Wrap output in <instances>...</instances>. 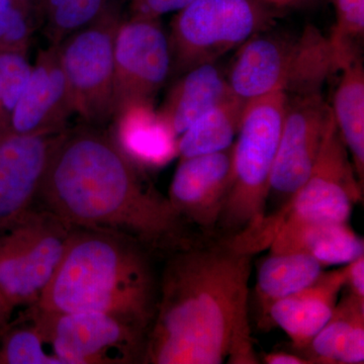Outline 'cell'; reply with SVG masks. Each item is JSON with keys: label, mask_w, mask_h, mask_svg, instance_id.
I'll return each mask as SVG.
<instances>
[{"label": "cell", "mask_w": 364, "mask_h": 364, "mask_svg": "<svg viewBox=\"0 0 364 364\" xmlns=\"http://www.w3.org/2000/svg\"><path fill=\"white\" fill-rule=\"evenodd\" d=\"M111 134L83 124L57 138L35 207L71 228L127 237L165 258L203 235L141 173Z\"/></svg>", "instance_id": "obj_1"}, {"label": "cell", "mask_w": 364, "mask_h": 364, "mask_svg": "<svg viewBox=\"0 0 364 364\" xmlns=\"http://www.w3.org/2000/svg\"><path fill=\"white\" fill-rule=\"evenodd\" d=\"M253 256L215 235L166 256L144 363H259L248 310Z\"/></svg>", "instance_id": "obj_2"}, {"label": "cell", "mask_w": 364, "mask_h": 364, "mask_svg": "<svg viewBox=\"0 0 364 364\" xmlns=\"http://www.w3.org/2000/svg\"><path fill=\"white\" fill-rule=\"evenodd\" d=\"M153 257L127 237L71 228L58 267L33 306L109 314L148 332L159 284Z\"/></svg>", "instance_id": "obj_3"}, {"label": "cell", "mask_w": 364, "mask_h": 364, "mask_svg": "<svg viewBox=\"0 0 364 364\" xmlns=\"http://www.w3.org/2000/svg\"><path fill=\"white\" fill-rule=\"evenodd\" d=\"M287 97L274 92L246 102L233 144L231 182L215 236L245 240L267 215L270 177Z\"/></svg>", "instance_id": "obj_4"}, {"label": "cell", "mask_w": 364, "mask_h": 364, "mask_svg": "<svg viewBox=\"0 0 364 364\" xmlns=\"http://www.w3.org/2000/svg\"><path fill=\"white\" fill-rule=\"evenodd\" d=\"M336 71L329 38L308 26L296 37L254 36L241 46L227 79L232 92L248 102L274 92H320Z\"/></svg>", "instance_id": "obj_5"}, {"label": "cell", "mask_w": 364, "mask_h": 364, "mask_svg": "<svg viewBox=\"0 0 364 364\" xmlns=\"http://www.w3.org/2000/svg\"><path fill=\"white\" fill-rule=\"evenodd\" d=\"M363 191L333 119L312 173L284 205L265 215L247 245L254 253L268 248L284 223H349L354 205L363 200Z\"/></svg>", "instance_id": "obj_6"}, {"label": "cell", "mask_w": 364, "mask_h": 364, "mask_svg": "<svg viewBox=\"0 0 364 364\" xmlns=\"http://www.w3.org/2000/svg\"><path fill=\"white\" fill-rule=\"evenodd\" d=\"M272 9L258 0H193L171 23V69L186 73L243 45L272 21Z\"/></svg>", "instance_id": "obj_7"}, {"label": "cell", "mask_w": 364, "mask_h": 364, "mask_svg": "<svg viewBox=\"0 0 364 364\" xmlns=\"http://www.w3.org/2000/svg\"><path fill=\"white\" fill-rule=\"evenodd\" d=\"M23 317L63 364H136L145 360L148 332L109 314L53 312L28 306Z\"/></svg>", "instance_id": "obj_8"}, {"label": "cell", "mask_w": 364, "mask_h": 364, "mask_svg": "<svg viewBox=\"0 0 364 364\" xmlns=\"http://www.w3.org/2000/svg\"><path fill=\"white\" fill-rule=\"evenodd\" d=\"M71 227L33 207L0 235V294L7 306L35 305L51 282L65 251Z\"/></svg>", "instance_id": "obj_9"}, {"label": "cell", "mask_w": 364, "mask_h": 364, "mask_svg": "<svg viewBox=\"0 0 364 364\" xmlns=\"http://www.w3.org/2000/svg\"><path fill=\"white\" fill-rule=\"evenodd\" d=\"M121 21L116 4L57 45L75 114L97 128L114 119V48Z\"/></svg>", "instance_id": "obj_10"}, {"label": "cell", "mask_w": 364, "mask_h": 364, "mask_svg": "<svg viewBox=\"0 0 364 364\" xmlns=\"http://www.w3.org/2000/svg\"><path fill=\"white\" fill-rule=\"evenodd\" d=\"M114 59V117L130 105H154L172 65L168 37L159 18L122 21Z\"/></svg>", "instance_id": "obj_11"}, {"label": "cell", "mask_w": 364, "mask_h": 364, "mask_svg": "<svg viewBox=\"0 0 364 364\" xmlns=\"http://www.w3.org/2000/svg\"><path fill=\"white\" fill-rule=\"evenodd\" d=\"M333 119L331 107L321 92L287 97L277 156L270 177L269 196L284 205L305 183L324 144Z\"/></svg>", "instance_id": "obj_12"}, {"label": "cell", "mask_w": 364, "mask_h": 364, "mask_svg": "<svg viewBox=\"0 0 364 364\" xmlns=\"http://www.w3.org/2000/svg\"><path fill=\"white\" fill-rule=\"evenodd\" d=\"M233 145L210 154L179 159L168 191L177 213L196 231L215 235L232 176Z\"/></svg>", "instance_id": "obj_13"}, {"label": "cell", "mask_w": 364, "mask_h": 364, "mask_svg": "<svg viewBox=\"0 0 364 364\" xmlns=\"http://www.w3.org/2000/svg\"><path fill=\"white\" fill-rule=\"evenodd\" d=\"M57 135L0 134V235L33 207Z\"/></svg>", "instance_id": "obj_14"}, {"label": "cell", "mask_w": 364, "mask_h": 364, "mask_svg": "<svg viewBox=\"0 0 364 364\" xmlns=\"http://www.w3.org/2000/svg\"><path fill=\"white\" fill-rule=\"evenodd\" d=\"M75 114L70 88L60 62L58 46L41 50L30 78L14 109L11 133L57 135L67 130Z\"/></svg>", "instance_id": "obj_15"}, {"label": "cell", "mask_w": 364, "mask_h": 364, "mask_svg": "<svg viewBox=\"0 0 364 364\" xmlns=\"http://www.w3.org/2000/svg\"><path fill=\"white\" fill-rule=\"evenodd\" d=\"M345 282V265L322 272L310 286L275 301L268 311L267 323L282 328L296 351L305 348L331 317Z\"/></svg>", "instance_id": "obj_16"}, {"label": "cell", "mask_w": 364, "mask_h": 364, "mask_svg": "<svg viewBox=\"0 0 364 364\" xmlns=\"http://www.w3.org/2000/svg\"><path fill=\"white\" fill-rule=\"evenodd\" d=\"M270 252H299L321 264H347L364 254V241L349 223L287 222L273 235Z\"/></svg>", "instance_id": "obj_17"}, {"label": "cell", "mask_w": 364, "mask_h": 364, "mask_svg": "<svg viewBox=\"0 0 364 364\" xmlns=\"http://www.w3.org/2000/svg\"><path fill=\"white\" fill-rule=\"evenodd\" d=\"M233 95L226 76L208 62L183 73L157 112L178 139L198 117Z\"/></svg>", "instance_id": "obj_18"}, {"label": "cell", "mask_w": 364, "mask_h": 364, "mask_svg": "<svg viewBox=\"0 0 364 364\" xmlns=\"http://www.w3.org/2000/svg\"><path fill=\"white\" fill-rule=\"evenodd\" d=\"M112 138L140 168L160 167L177 156V138L154 105H134L114 117Z\"/></svg>", "instance_id": "obj_19"}, {"label": "cell", "mask_w": 364, "mask_h": 364, "mask_svg": "<svg viewBox=\"0 0 364 364\" xmlns=\"http://www.w3.org/2000/svg\"><path fill=\"white\" fill-rule=\"evenodd\" d=\"M310 364L364 363V299L347 291L324 327L299 350Z\"/></svg>", "instance_id": "obj_20"}, {"label": "cell", "mask_w": 364, "mask_h": 364, "mask_svg": "<svg viewBox=\"0 0 364 364\" xmlns=\"http://www.w3.org/2000/svg\"><path fill=\"white\" fill-rule=\"evenodd\" d=\"M324 265L312 256L299 252H270L258 267L256 296L261 323H267L270 306L312 284Z\"/></svg>", "instance_id": "obj_21"}, {"label": "cell", "mask_w": 364, "mask_h": 364, "mask_svg": "<svg viewBox=\"0 0 364 364\" xmlns=\"http://www.w3.org/2000/svg\"><path fill=\"white\" fill-rule=\"evenodd\" d=\"M342 72L331 107L335 124L350 153L361 186L364 179V69L360 59L352 60Z\"/></svg>", "instance_id": "obj_22"}, {"label": "cell", "mask_w": 364, "mask_h": 364, "mask_svg": "<svg viewBox=\"0 0 364 364\" xmlns=\"http://www.w3.org/2000/svg\"><path fill=\"white\" fill-rule=\"evenodd\" d=\"M246 102L233 95L198 117L177 139L179 159L220 152L231 147L240 128Z\"/></svg>", "instance_id": "obj_23"}, {"label": "cell", "mask_w": 364, "mask_h": 364, "mask_svg": "<svg viewBox=\"0 0 364 364\" xmlns=\"http://www.w3.org/2000/svg\"><path fill=\"white\" fill-rule=\"evenodd\" d=\"M116 6L114 0H41V21L50 45H59Z\"/></svg>", "instance_id": "obj_24"}, {"label": "cell", "mask_w": 364, "mask_h": 364, "mask_svg": "<svg viewBox=\"0 0 364 364\" xmlns=\"http://www.w3.org/2000/svg\"><path fill=\"white\" fill-rule=\"evenodd\" d=\"M45 345L37 327L21 316L0 335V364H63Z\"/></svg>", "instance_id": "obj_25"}, {"label": "cell", "mask_w": 364, "mask_h": 364, "mask_svg": "<svg viewBox=\"0 0 364 364\" xmlns=\"http://www.w3.org/2000/svg\"><path fill=\"white\" fill-rule=\"evenodd\" d=\"M37 21L41 0H0V53L26 56Z\"/></svg>", "instance_id": "obj_26"}, {"label": "cell", "mask_w": 364, "mask_h": 364, "mask_svg": "<svg viewBox=\"0 0 364 364\" xmlns=\"http://www.w3.org/2000/svg\"><path fill=\"white\" fill-rule=\"evenodd\" d=\"M336 23L333 26L331 43L339 70L358 58V42L364 33V0H333Z\"/></svg>", "instance_id": "obj_27"}, {"label": "cell", "mask_w": 364, "mask_h": 364, "mask_svg": "<svg viewBox=\"0 0 364 364\" xmlns=\"http://www.w3.org/2000/svg\"><path fill=\"white\" fill-rule=\"evenodd\" d=\"M32 72L26 55L0 53V134L11 133L14 109Z\"/></svg>", "instance_id": "obj_28"}, {"label": "cell", "mask_w": 364, "mask_h": 364, "mask_svg": "<svg viewBox=\"0 0 364 364\" xmlns=\"http://www.w3.org/2000/svg\"><path fill=\"white\" fill-rule=\"evenodd\" d=\"M193 0H130L131 18H159L163 14L179 11Z\"/></svg>", "instance_id": "obj_29"}, {"label": "cell", "mask_w": 364, "mask_h": 364, "mask_svg": "<svg viewBox=\"0 0 364 364\" xmlns=\"http://www.w3.org/2000/svg\"><path fill=\"white\" fill-rule=\"evenodd\" d=\"M345 287H347V291L358 298L364 299V254L345 264Z\"/></svg>", "instance_id": "obj_30"}, {"label": "cell", "mask_w": 364, "mask_h": 364, "mask_svg": "<svg viewBox=\"0 0 364 364\" xmlns=\"http://www.w3.org/2000/svg\"><path fill=\"white\" fill-rule=\"evenodd\" d=\"M263 361L267 364H310L303 356L284 351L269 352L265 354Z\"/></svg>", "instance_id": "obj_31"}, {"label": "cell", "mask_w": 364, "mask_h": 364, "mask_svg": "<svg viewBox=\"0 0 364 364\" xmlns=\"http://www.w3.org/2000/svg\"><path fill=\"white\" fill-rule=\"evenodd\" d=\"M13 312L14 311L6 305L4 299L0 298V335L11 323V317Z\"/></svg>", "instance_id": "obj_32"}, {"label": "cell", "mask_w": 364, "mask_h": 364, "mask_svg": "<svg viewBox=\"0 0 364 364\" xmlns=\"http://www.w3.org/2000/svg\"><path fill=\"white\" fill-rule=\"evenodd\" d=\"M258 1L267 4V6L272 7V9H282V7L298 4L301 0H258Z\"/></svg>", "instance_id": "obj_33"}, {"label": "cell", "mask_w": 364, "mask_h": 364, "mask_svg": "<svg viewBox=\"0 0 364 364\" xmlns=\"http://www.w3.org/2000/svg\"><path fill=\"white\" fill-rule=\"evenodd\" d=\"M0 298H2L1 294H0ZM2 299H4V298H2ZM6 305H7V304H6Z\"/></svg>", "instance_id": "obj_34"}, {"label": "cell", "mask_w": 364, "mask_h": 364, "mask_svg": "<svg viewBox=\"0 0 364 364\" xmlns=\"http://www.w3.org/2000/svg\"><path fill=\"white\" fill-rule=\"evenodd\" d=\"M303 1H304V0H301V1H299V2H303Z\"/></svg>", "instance_id": "obj_35"}]
</instances>
